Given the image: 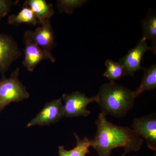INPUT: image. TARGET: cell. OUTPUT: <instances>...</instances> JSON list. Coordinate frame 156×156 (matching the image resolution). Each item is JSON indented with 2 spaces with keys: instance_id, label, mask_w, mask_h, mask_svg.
Returning <instances> with one entry per match:
<instances>
[{
  "instance_id": "cell-16",
  "label": "cell",
  "mask_w": 156,
  "mask_h": 156,
  "mask_svg": "<svg viewBox=\"0 0 156 156\" xmlns=\"http://www.w3.org/2000/svg\"><path fill=\"white\" fill-rule=\"evenodd\" d=\"M105 65L107 69L104 73V76L111 82H115L126 76L125 69L119 62L109 59L105 61Z\"/></svg>"
},
{
  "instance_id": "cell-9",
  "label": "cell",
  "mask_w": 156,
  "mask_h": 156,
  "mask_svg": "<svg viewBox=\"0 0 156 156\" xmlns=\"http://www.w3.org/2000/svg\"><path fill=\"white\" fill-rule=\"evenodd\" d=\"M146 40L141 38L136 46L129 50L122 58H120L119 62L123 66L126 76H133L136 72L142 69L141 62L146 51L149 50Z\"/></svg>"
},
{
  "instance_id": "cell-11",
  "label": "cell",
  "mask_w": 156,
  "mask_h": 156,
  "mask_svg": "<svg viewBox=\"0 0 156 156\" xmlns=\"http://www.w3.org/2000/svg\"><path fill=\"white\" fill-rule=\"evenodd\" d=\"M23 5L33 11L38 24L40 25L50 20L54 14L52 5L48 4L45 0H27Z\"/></svg>"
},
{
  "instance_id": "cell-7",
  "label": "cell",
  "mask_w": 156,
  "mask_h": 156,
  "mask_svg": "<svg viewBox=\"0 0 156 156\" xmlns=\"http://www.w3.org/2000/svg\"><path fill=\"white\" fill-rule=\"evenodd\" d=\"M17 42L11 36L0 34V73L4 74L21 56Z\"/></svg>"
},
{
  "instance_id": "cell-5",
  "label": "cell",
  "mask_w": 156,
  "mask_h": 156,
  "mask_svg": "<svg viewBox=\"0 0 156 156\" xmlns=\"http://www.w3.org/2000/svg\"><path fill=\"white\" fill-rule=\"evenodd\" d=\"M23 41L32 42L43 50L52 53L56 45V41L50 20L37 27L35 30L26 31Z\"/></svg>"
},
{
  "instance_id": "cell-17",
  "label": "cell",
  "mask_w": 156,
  "mask_h": 156,
  "mask_svg": "<svg viewBox=\"0 0 156 156\" xmlns=\"http://www.w3.org/2000/svg\"><path fill=\"white\" fill-rule=\"evenodd\" d=\"M57 8L59 13L65 12L71 14L75 9L82 7L87 1L82 0H58L57 1Z\"/></svg>"
},
{
  "instance_id": "cell-15",
  "label": "cell",
  "mask_w": 156,
  "mask_h": 156,
  "mask_svg": "<svg viewBox=\"0 0 156 156\" xmlns=\"http://www.w3.org/2000/svg\"><path fill=\"white\" fill-rule=\"evenodd\" d=\"M8 21L11 25H18L24 23L35 26L38 24L33 11L27 7H23L17 15H10L8 18Z\"/></svg>"
},
{
  "instance_id": "cell-10",
  "label": "cell",
  "mask_w": 156,
  "mask_h": 156,
  "mask_svg": "<svg viewBox=\"0 0 156 156\" xmlns=\"http://www.w3.org/2000/svg\"><path fill=\"white\" fill-rule=\"evenodd\" d=\"M24 58L23 65L29 72H32L37 66L45 60L55 62V58L52 53L43 50L32 42L23 41Z\"/></svg>"
},
{
  "instance_id": "cell-1",
  "label": "cell",
  "mask_w": 156,
  "mask_h": 156,
  "mask_svg": "<svg viewBox=\"0 0 156 156\" xmlns=\"http://www.w3.org/2000/svg\"><path fill=\"white\" fill-rule=\"evenodd\" d=\"M106 116L100 113L95 121L97 132L91 140V147L99 156H111L113 150L124 149V154L140 150L144 140L133 129L117 126L109 122Z\"/></svg>"
},
{
  "instance_id": "cell-20",
  "label": "cell",
  "mask_w": 156,
  "mask_h": 156,
  "mask_svg": "<svg viewBox=\"0 0 156 156\" xmlns=\"http://www.w3.org/2000/svg\"><path fill=\"white\" fill-rule=\"evenodd\" d=\"M152 156H156V151H155V152L154 153V154H153V155Z\"/></svg>"
},
{
  "instance_id": "cell-2",
  "label": "cell",
  "mask_w": 156,
  "mask_h": 156,
  "mask_svg": "<svg viewBox=\"0 0 156 156\" xmlns=\"http://www.w3.org/2000/svg\"><path fill=\"white\" fill-rule=\"evenodd\" d=\"M96 95L101 113L117 118L126 115L134 107L136 98L134 91L115 82L102 85Z\"/></svg>"
},
{
  "instance_id": "cell-18",
  "label": "cell",
  "mask_w": 156,
  "mask_h": 156,
  "mask_svg": "<svg viewBox=\"0 0 156 156\" xmlns=\"http://www.w3.org/2000/svg\"><path fill=\"white\" fill-rule=\"evenodd\" d=\"M13 4L11 0H0V20L11 11Z\"/></svg>"
},
{
  "instance_id": "cell-14",
  "label": "cell",
  "mask_w": 156,
  "mask_h": 156,
  "mask_svg": "<svg viewBox=\"0 0 156 156\" xmlns=\"http://www.w3.org/2000/svg\"><path fill=\"white\" fill-rule=\"evenodd\" d=\"M144 74L139 87L134 91L135 97L146 91L153 90L156 88V65H153L147 68H144Z\"/></svg>"
},
{
  "instance_id": "cell-19",
  "label": "cell",
  "mask_w": 156,
  "mask_h": 156,
  "mask_svg": "<svg viewBox=\"0 0 156 156\" xmlns=\"http://www.w3.org/2000/svg\"><path fill=\"white\" fill-rule=\"evenodd\" d=\"M125 154H124V153L122 154L121 155H120L119 156H125ZM129 156H137L136 155H130Z\"/></svg>"
},
{
  "instance_id": "cell-3",
  "label": "cell",
  "mask_w": 156,
  "mask_h": 156,
  "mask_svg": "<svg viewBox=\"0 0 156 156\" xmlns=\"http://www.w3.org/2000/svg\"><path fill=\"white\" fill-rule=\"evenodd\" d=\"M20 68L13 72L9 78L2 74L0 80V113L6 106L12 102L27 99L29 93L19 79Z\"/></svg>"
},
{
  "instance_id": "cell-4",
  "label": "cell",
  "mask_w": 156,
  "mask_h": 156,
  "mask_svg": "<svg viewBox=\"0 0 156 156\" xmlns=\"http://www.w3.org/2000/svg\"><path fill=\"white\" fill-rule=\"evenodd\" d=\"M62 99L64 102V116L67 118L87 117L91 112L87 109V107L92 102H97V96L96 95L88 97L85 93L76 91L71 94H63Z\"/></svg>"
},
{
  "instance_id": "cell-6",
  "label": "cell",
  "mask_w": 156,
  "mask_h": 156,
  "mask_svg": "<svg viewBox=\"0 0 156 156\" xmlns=\"http://www.w3.org/2000/svg\"><path fill=\"white\" fill-rule=\"evenodd\" d=\"M64 116L62 98L51 101L45 104L41 112L27 124V127L38 125L49 126L57 122Z\"/></svg>"
},
{
  "instance_id": "cell-12",
  "label": "cell",
  "mask_w": 156,
  "mask_h": 156,
  "mask_svg": "<svg viewBox=\"0 0 156 156\" xmlns=\"http://www.w3.org/2000/svg\"><path fill=\"white\" fill-rule=\"evenodd\" d=\"M144 40L151 41L152 45L149 50L156 53V16L155 13L149 12L147 17L141 21Z\"/></svg>"
},
{
  "instance_id": "cell-8",
  "label": "cell",
  "mask_w": 156,
  "mask_h": 156,
  "mask_svg": "<svg viewBox=\"0 0 156 156\" xmlns=\"http://www.w3.org/2000/svg\"><path fill=\"white\" fill-rule=\"evenodd\" d=\"M132 127L139 136L145 139L148 147L156 151V114L135 118L133 120Z\"/></svg>"
},
{
  "instance_id": "cell-13",
  "label": "cell",
  "mask_w": 156,
  "mask_h": 156,
  "mask_svg": "<svg viewBox=\"0 0 156 156\" xmlns=\"http://www.w3.org/2000/svg\"><path fill=\"white\" fill-rule=\"evenodd\" d=\"M76 140L75 147L71 150L68 151L65 149L64 147H58L59 156H87V154L90 153L89 148L91 147V140L87 137L81 138L77 134L74 133Z\"/></svg>"
}]
</instances>
